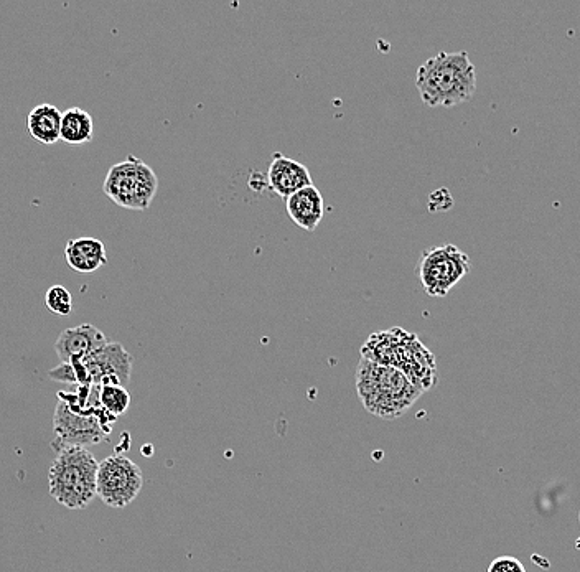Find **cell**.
I'll use <instances>...</instances> for the list:
<instances>
[{
  "label": "cell",
  "instance_id": "obj_1",
  "mask_svg": "<svg viewBox=\"0 0 580 572\" xmlns=\"http://www.w3.org/2000/svg\"><path fill=\"white\" fill-rule=\"evenodd\" d=\"M416 88L429 108H454L473 98L477 71L467 52H440L419 66Z\"/></svg>",
  "mask_w": 580,
  "mask_h": 572
},
{
  "label": "cell",
  "instance_id": "obj_2",
  "mask_svg": "<svg viewBox=\"0 0 580 572\" xmlns=\"http://www.w3.org/2000/svg\"><path fill=\"white\" fill-rule=\"evenodd\" d=\"M361 358L396 368L422 391L432 390L439 380L431 350L417 335L399 327L373 333L361 348Z\"/></svg>",
  "mask_w": 580,
  "mask_h": 572
},
{
  "label": "cell",
  "instance_id": "obj_3",
  "mask_svg": "<svg viewBox=\"0 0 580 572\" xmlns=\"http://www.w3.org/2000/svg\"><path fill=\"white\" fill-rule=\"evenodd\" d=\"M356 391L368 413L388 421L401 418L424 393L401 371L366 358L356 368Z\"/></svg>",
  "mask_w": 580,
  "mask_h": 572
},
{
  "label": "cell",
  "instance_id": "obj_4",
  "mask_svg": "<svg viewBox=\"0 0 580 572\" xmlns=\"http://www.w3.org/2000/svg\"><path fill=\"white\" fill-rule=\"evenodd\" d=\"M99 462L85 447L58 452L48 472L50 495L63 507L83 510L98 495Z\"/></svg>",
  "mask_w": 580,
  "mask_h": 572
},
{
  "label": "cell",
  "instance_id": "obj_5",
  "mask_svg": "<svg viewBox=\"0 0 580 572\" xmlns=\"http://www.w3.org/2000/svg\"><path fill=\"white\" fill-rule=\"evenodd\" d=\"M159 179L149 165L129 155L124 162L113 165L104 180L103 192L117 207L145 211L155 198Z\"/></svg>",
  "mask_w": 580,
  "mask_h": 572
},
{
  "label": "cell",
  "instance_id": "obj_6",
  "mask_svg": "<svg viewBox=\"0 0 580 572\" xmlns=\"http://www.w3.org/2000/svg\"><path fill=\"white\" fill-rule=\"evenodd\" d=\"M116 419L106 409L91 414L76 413L65 401L58 399L53 416L55 439L52 441V447L55 451L61 452L68 447L96 446L104 439H108L111 426Z\"/></svg>",
  "mask_w": 580,
  "mask_h": 572
},
{
  "label": "cell",
  "instance_id": "obj_7",
  "mask_svg": "<svg viewBox=\"0 0 580 572\" xmlns=\"http://www.w3.org/2000/svg\"><path fill=\"white\" fill-rule=\"evenodd\" d=\"M470 271L468 254L454 244L426 249L419 263L422 287L431 297L447 296Z\"/></svg>",
  "mask_w": 580,
  "mask_h": 572
},
{
  "label": "cell",
  "instance_id": "obj_8",
  "mask_svg": "<svg viewBox=\"0 0 580 572\" xmlns=\"http://www.w3.org/2000/svg\"><path fill=\"white\" fill-rule=\"evenodd\" d=\"M144 487L141 467L124 455H111L99 462L98 497L108 507L126 508Z\"/></svg>",
  "mask_w": 580,
  "mask_h": 572
},
{
  "label": "cell",
  "instance_id": "obj_9",
  "mask_svg": "<svg viewBox=\"0 0 580 572\" xmlns=\"http://www.w3.org/2000/svg\"><path fill=\"white\" fill-rule=\"evenodd\" d=\"M81 362L88 370L91 385L127 386L131 381L134 360L121 343H108Z\"/></svg>",
  "mask_w": 580,
  "mask_h": 572
},
{
  "label": "cell",
  "instance_id": "obj_10",
  "mask_svg": "<svg viewBox=\"0 0 580 572\" xmlns=\"http://www.w3.org/2000/svg\"><path fill=\"white\" fill-rule=\"evenodd\" d=\"M108 343V338L98 327L83 324L63 330L57 338L55 350L61 363L81 362Z\"/></svg>",
  "mask_w": 580,
  "mask_h": 572
},
{
  "label": "cell",
  "instance_id": "obj_11",
  "mask_svg": "<svg viewBox=\"0 0 580 572\" xmlns=\"http://www.w3.org/2000/svg\"><path fill=\"white\" fill-rule=\"evenodd\" d=\"M267 180L272 192L284 200H289L295 193L314 185L312 175L304 164L282 154H274L272 157L267 170Z\"/></svg>",
  "mask_w": 580,
  "mask_h": 572
},
{
  "label": "cell",
  "instance_id": "obj_12",
  "mask_svg": "<svg viewBox=\"0 0 580 572\" xmlns=\"http://www.w3.org/2000/svg\"><path fill=\"white\" fill-rule=\"evenodd\" d=\"M287 215L300 230L315 231L325 213L322 193L319 188H304L286 200Z\"/></svg>",
  "mask_w": 580,
  "mask_h": 572
},
{
  "label": "cell",
  "instance_id": "obj_13",
  "mask_svg": "<svg viewBox=\"0 0 580 572\" xmlns=\"http://www.w3.org/2000/svg\"><path fill=\"white\" fill-rule=\"evenodd\" d=\"M66 263L73 271L88 272L98 271L108 264L106 246L98 238H76L68 241L65 248Z\"/></svg>",
  "mask_w": 580,
  "mask_h": 572
},
{
  "label": "cell",
  "instance_id": "obj_14",
  "mask_svg": "<svg viewBox=\"0 0 580 572\" xmlns=\"http://www.w3.org/2000/svg\"><path fill=\"white\" fill-rule=\"evenodd\" d=\"M61 122L63 113L53 104H38L27 116V129L30 136L40 144L53 146L61 141Z\"/></svg>",
  "mask_w": 580,
  "mask_h": 572
},
{
  "label": "cell",
  "instance_id": "obj_15",
  "mask_svg": "<svg viewBox=\"0 0 580 572\" xmlns=\"http://www.w3.org/2000/svg\"><path fill=\"white\" fill-rule=\"evenodd\" d=\"M94 124L91 114L85 109L70 108L63 113L61 122V141L68 146H83L86 142L93 141Z\"/></svg>",
  "mask_w": 580,
  "mask_h": 572
},
{
  "label": "cell",
  "instance_id": "obj_16",
  "mask_svg": "<svg viewBox=\"0 0 580 572\" xmlns=\"http://www.w3.org/2000/svg\"><path fill=\"white\" fill-rule=\"evenodd\" d=\"M101 406L114 418H119L126 413L131 406V394L126 390V386L103 385L101 386Z\"/></svg>",
  "mask_w": 580,
  "mask_h": 572
},
{
  "label": "cell",
  "instance_id": "obj_17",
  "mask_svg": "<svg viewBox=\"0 0 580 572\" xmlns=\"http://www.w3.org/2000/svg\"><path fill=\"white\" fill-rule=\"evenodd\" d=\"M45 304H47L48 310L53 312V314L66 317L73 310V297H71L70 291L66 287L52 286L48 289L47 296H45Z\"/></svg>",
  "mask_w": 580,
  "mask_h": 572
},
{
  "label": "cell",
  "instance_id": "obj_18",
  "mask_svg": "<svg viewBox=\"0 0 580 572\" xmlns=\"http://www.w3.org/2000/svg\"><path fill=\"white\" fill-rule=\"evenodd\" d=\"M487 572H526V568L513 556H500L492 561Z\"/></svg>",
  "mask_w": 580,
  "mask_h": 572
},
{
  "label": "cell",
  "instance_id": "obj_19",
  "mask_svg": "<svg viewBox=\"0 0 580 572\" xmlns=\"http://www.w3.org/2000/svg\"><path fill=\"white\" fill-rule=\"evenodd\" d=\"M48 376L52 378L53 381H58V383H70V385H78V380H76L75 368L71 363H61L57 368H53Z\"/></svg>",
  "mask_w": 580,
  "mask_h": 572
},
{
  "label": "cell",
  "instance_id": "obj_20",
  "mask_svg": "<svg viewBox=\"0 0 580 572\" xmlns=\"http://www.w3.org/2000/svg\"><path fill=\"white\" fill-rule=\"evenodd\" d=\"M579 523H580V513H579Z\"/></svg>",
  "mask_w": 580,
  "mask_h": 572
}]
</instances>
